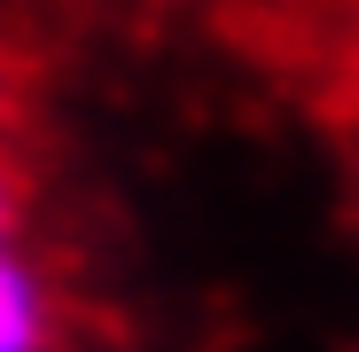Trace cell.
<instances>
[{"instance_id": "obj_1", "label": "cell", "mask_w": 359, "mask_h": 352, "mask_svg": "<svg viewBox=\"0 0 359 352\" xmlns=\"http://www.w3.org/2000/svg\"><path fill=\"white\" fill-rule=\"evenodd\" d=\"M0 352H71V289L32 251H0Z\"/></svg>"}, {"instance_id": "obj_2", "label": "cell", "mask_w": 359, "mask_h": 352, "mask_svg": "<svg viewBox=\"0 0 359 352\" xmlns=\"http://www.w3.org/2000/svg\"><path fill=\"white\" fill-rule=\"evenodd\" d=\"M24 211H32V181H24V164L8 157V141H0V251H16Z\"/></svg>"}, {"instance_id": "obj_3", "label": "cell", "mask_w": 359, "mask_h": 352, "mask_svg": "<svg viewBox=\"0 0 359 352\" xmlns=\"http://www.w3.org/2000/svg\"><path fill=\"white\" fill-rule=\"evenodd\" d=\"M16 102H24V71H16V55L0 47V141H8V126H16Z\"/></svg>"}]
</instances>
